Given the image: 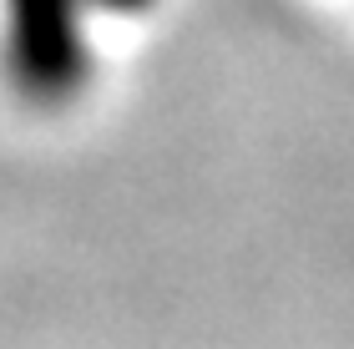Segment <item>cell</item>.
Returning <instances> with one entry per match:
<instances>
[{
  "mask_svg": "<svg viewBox=\"0 0 354 349\" xmlns=\"http://www.w3.org/2000/svg\"><path fill=\"white\" fill-rule=\"evenodd\" d=\"M157 0H86L91 15H147Z\"/></svg>",
  "mask_w": 354,
  "mask_h": 349,
  "instance_id": "2",
  "label": "cell"
},
{
  "mask_svg": "<svg viewBox=\"0 0 354 349\" xmlns=\"http://www.w3.org/2000/svg\"><path fill=\"white\" fill-rule=\"evenodd\" d=\"M86 0H10L15 76L36 102H71L86 82Z\"/></svg>",
  "mask_w": 354,
  "mask_h": 349,
  "instance_id": "1",
  "label": "cell"
}]
</instances>
